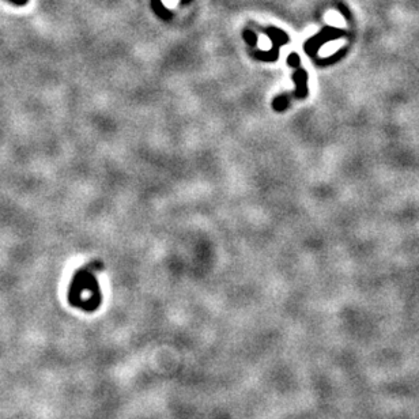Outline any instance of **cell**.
<instances>
[{"label": "cell", "mask_w": 419, "mask_h": 419, "mask_svg": "<svg viewBox=\"0 0 419 419\" xmlns=\"http://www.w3.org/2000/svg\"><path fill=\"white\" fill-rule=\"evenodd\" d=\"M10 3L15 4V6H26L29 0H8Z\"/></svg>", "instance_id": "cell-1"}]
</instances>
